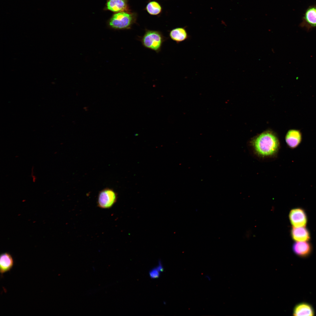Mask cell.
Listing matches in <instances>:
<instances>
[{"label": "cell", "mask_w": 316, "mask_h": 316, "mask_svg": "<svg viewBox=\"0 0 316 316\" xmlns=\"http://www.w3.org/2000/svg\"><path fill=\"white\" fill-rule=\"evenodd\" d=\"M135 20L134 14L128 11L115 13L110 19L109 24L114 29L121 30L130 28Z\"/></svg>", "instance_id": "3"}, {"label": "cell", "mask_w": 316, "mask_h": 316, "mask_svg": "<svg viewBox=\"0 0 316 316\" xmlns=\"http://www.w3.org/2000/svg\"><path fill=\"white\" fill-rule=\"evenodd\" d=\"M289 217L292 226H305L307 224V214L304 209L302 208L297 207L292 209L289 212Z\"/></svg>", "instance_id": "6"}, {"label": "cell", "mask_w": 316, "mask_h": 316, "mask_svg": "<svg viewBox=\"0 0 316 316\" xmlns=\"http://www.w3.org/2000/svg\"><path fill=\"white\" fill-rule=\"evenodd\" d=\"M315 312L312 306L305 302L299 303L295 305L293 310V316H313Z\"/></svg>", "instance_id": "11"}, {"label": "cell", "mask_w": 316, "mask_h": 316, "mask_svg": "<svg viewBox=\"0 0 316 316\" xmlns=\"http://www.w3.org/2000/svg\"><path fill=\"white\" fill-rule=\"evenodd\" d=\"M300 26L307 31L316 28V4L309 6L305 10Z\"/></svg>", "instance_id": "5"}, {"label": "cell", "mask_w": 316, "mask_h": 316, "mask_svg": "<svg viewBox=\"0 0 316 316\" xmlns=\"http://www.w3.org/2000/svg\"><path fill=\"white\" fill-rule=\"evenodd\" d=\"M156 268L159 272L163 271V268L160 263H159V265Z\"/></svg>", "instance_id": "16"}, {"label": "cell", "mask_w": 316, "mask_h": 316, "mask_svg": "<svg viewBox=\"0 0 316 316\" xmlns=\"http://www.w3.org/2000/svg\"><path fill=\"white\" fill-rule=\"evenodd\" d=\"M159 272L157 268H154L150 272V276L153 279L157 278L159 276Z\"/></svg>", "instance_id": "15"}, {"label": "cell", "mask_w": 316, "mask_h": 316, "mask_svg": "<svg viewBox=\"0 0 316 316\" xmlns=\"http://www.w3.org/2000/svg\"><path fill=\"white\" fill-rule=\"evenodd\" d=\"M205 278L207 279V280H208V281H210L211 280V277L209 275H206L205 276Z\"/></svg>", "instance_id": "17"}, {"label": "cell", "mask_w": 316, "mask_h": 316, "mask_svg": "<svg viewBox=\"0 0 316 316\" xmlns=\"http://www.w3.org/2000/svg\"><path fill=\"white\" fill-rule=\"evenodd\" d=\"M14 260L11 255L8 253H2L0 256V272L1 277L3 275L9 272L14 265Z\"/></svg>", "instance_id": "12"}, {"label": "cell", "mask_w": 316, "mask_h": 316, "mask_svg": "<svg viewBox=\"0 0 316 316\" xmlns=\"http://www.w3.org/2000/svg\"><path fill=\"white\" fill-rule=\"evenodd\" d=\"M165 40L166 38L160 32L147 30L141 37L140 41L144 47L158 53Z\"/></svg>", "instance_id": "2"}, {"label": "cell", "mask_w": 316, "mask_h": 316, "mask_svg": "<svg viewBox=\"0 0 316 316\" xmlns=\"http://www.w3.org/2000/svg\"><path fill=\"white\" fill-rule=\"evenodd\" d=\"M292 250L298 256L305 258L310 255L312 248L311 244L308 241H296L293 245Z\"/></svg>", "instance_id": "7"}, {"label": "cell", "mask_w": 316, "mask_h": 316, "mask_svg": "<svg viewBox=\"0 0 316 316\" xmlns=\"http://www.w3.org/2000/svg\"><path fill=\"white\" fill-rule=\"evenodd\" d=\"M105 8L106 9L116 13L129 12L127 0H107Z\"/></svg>", "instance_id": "10"}, {"label": "cell", "mask_w": 316, "mask_h": 316, "mask_svg": "<svg viewBox=\"0 0 316 316\" xmlns=\"http://www.w3.org/2000/svg\"><path fill=\"white\" fill-rule=\"evenodd\" d=\"M117 194L112 189L106 188L99 192L97 199V205L103 209L111 207L116 202Z\"/></svg>", "instance_id": "4"}, {"label": "cell", "mask_w": 316, "mask_h": 316, "mask_svg": "<svg viewBox=\"0 0 316 316\" xmlns=\"http://www.w3.org/2000/svg\"><path fill=\"white\" fill-rule=\"evenodd\" d=\"M169 36L172 40L177 44L187 40L190 37L186 28L183 27L173 29L170 31Z\"/></svg>", "instance_id": "13"}, {"label": "cell", "mask_w": 316, "mask_h": 316, "mask_svg": "<svg viewBox=\"0 0 316 316\" xmlns=\"http://www.w3.org/2000/svg\"><path fill=\"white\" fill-rule=\"evenodd\" d=\"M291 231V237L295 242L309 241L310 239V233L305 226H292Z\"/></svg>", "instance_id": "9"}, {"label": "cell", "mask_w": 316, "mask_h": 316, "mask_svg": "<svg viewBox=\"0 0 316 316\" xmlns=\"http://www.w3.org/2000/svg\"><path fill=\"white\" fill-rule=\"evenodd\" d=\"M146 9L147 12L153 15L159 14L161 12L162 8L160 4L157 2L153 1L149 2L147 5Z\"/></svg>", "instance_id": "14"}, {"label": "cell", "mask_w": 316, "mask_h": 316, "mask_svg": "<svg viewBox=\"0 0 316 316\" xmlns=\"http://www.w3.org/2000/svg\"><path fill=\"white\" fill-rule=\"evenodd\" d=\"M250 145L254 153L263 158H270L276 156L280 148L279 140L272 132H264L253 138Z\"/></svg>", "instance_id": "1"}, {"label": "cell", "mask_w": 316, "mask_h": 316, "mask_svg": "<svg viewBox=\"0 0 316 316\" xmlns=\"http://www.w3.org/2000/svg\"><path fill=\"white\" fill-rule=\"evenodd\" d=\"M302 136L298 130L291 129L288 131L285 136V141L288 146L291 149L297 147L300 143Z\"/></svg>", "instance_id": "8"}]
</instances>
